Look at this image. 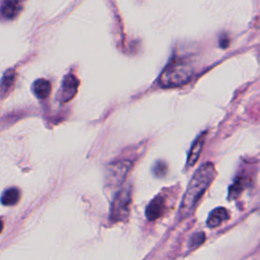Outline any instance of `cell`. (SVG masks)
Wrapping results in <instances>:
<instances>
[{"mask_svg": "<svg viewBox=\"0 0 260 260\" xmlns=\"http://www.w3.org/2000/svg\"><path fill=\"white\" fill-rule=\"evenodd\" d=\"M204 141H205V134L203 133L193 142L191 149L189 151L188 157H187V167H193L196 164V161L198 160L199 155L202 151Z\"/></svg>", "mask_w": 260, "mask_h": 260, "instance_id": "8", "label": "cell"}, {"mask_svg": "<svg viewBox=\"0 0 260 260\" xmlns=\"http://www.w3.org/2000/svg\"><path fill=\"white\" fill-rule=\"evenodd\" d=\"M246 187V183H245V178L243 177H239L235 180V182L230 186L229 189V197L231 199H235L237 198L242 191L245 189Z\"/></svg>", "mask_w": 260, "mask_h": 260, "instance_id": "13", "label": "cell"}, {"mask_svg": "<svg viewBox=\"0 0 260 260\" xmlns=\"http://www.w3.org/2000/svg\"><path fill=\"white\" fill-rule=\"evenodd\" d=\"M131 167L132 161L127 159H122L110 164L106 171V184L111 188L121 186L125 181Z\"/></svg>", "mask_w": 260, "mask_h": 260, "instance_id": "4", "label": "cell"}, {"mask_svg": "<svg viewBox=\"0 0 260 260\" xmlns=\"http://www.w3.org/2000/svg\"><path fill=\"white\" fill-rule=\"evenodd\" d=\"M166 170H167V166L162 161H157L153 168V173L155 174V176L160 177L165 175Z\"/></svg>", "mask_w": 260, "mask_h": 260, "instance_id": "15", "label": "cell"}, {"mask_svg": "<svg viewBox=\"0 0 260 260\" xmlns=\"http://www.w3.org/2000/svg\"><path fill=\"white\" fill-rule=\"evenodd\" d=\"M2 230H3V221L2 219H0V233L2 232Z\"/></svg>", "mask_w": 260, "mask_h": 260, "instance_id": "16", "label": "cell"}, {"mask_svg": "<svg viewBox=\"0 0 260 260\" xmlns=\"http://www.w3.org/2000/svg\"><path fill=\"white\" fill-rule=\"evenodd\" d=\"M205 240V235L204 233H196L192 236L191 241H190V246L191 248H195L199 245H201Z\"/></svg>", "mask_w": 260, "mask_h": 260, "instance_id": "14", "label": "cell"}, {"mask_svg": "<svg viewBox=\"0 0 260 260\" xmlns=\"http://www.w3.org/2000/svg\"><path fill=\"white\" fill-rule=\"evenodd\" d=\"M229 217H230V214L225 208L216 207L209 213L207 218V225L209 228H216L220 223H222L224 220H226Z\"/></svg>", "mask_w": 260, "mask_h": 260, "instance_id": "9", "label": "cell"}, {"mask_svg": "<svg viewBox=\"0 0 260 260\" xmlns=\"http://www.w3.org/2000/svg\"><path fill=\"white\" fill-rule=\"evenodd\" d=\"M131 198L130 187H124L117 193L111 207V219L113 221H124L128 218Z\"/></svg>", "mask_w": 260, "mask_h": 260, "instance_id": "3", "label": "cell"}, {"mask_svg": "<svg viewBox=\"0 0 260 260\" xmlns=\"http://www.w3.org/2000/svg\"><path fill=\"white\" fill-rule=\"evenodd\" d=\"M16 79V72L13 69L7 70L1 81H0V99H3L8 94V92L11 90V88L14 85Z\"/></svg>", "mask_w": 260, "mask_h": 260, "instance_id": "11", "label": "cell"}, {"mask_svg": "<svg viewBox=\"0 0 260 260\" xmlns=\"http://www.w3.org/2000/svg\"><path fill=\"white\" fill-rule=\"evenodd\" d=\"M20 9L21 5L19 0H4L0 8V13L5 19H13Z\"/></svg>", "mask_w": 260, "mask_h": 260, "instance_id": "7", "label": "cell"}, {"mask_svg": "<svg viewBox=\"0 0 260 260\" xmlns=\"http://www.w3.org/2000/svg\"><path fill=\"white\" fill-rule=\"evenodd\" d=\"M214 177L215 169L211 162H205L197 169L188 184L179 208L181 219L188 217L193 212L199 199L212 183Z\"/></svg>", "mask_w": 260, "mask_h": 260, "instance_id": "1", "label": "cell"}, {"mask_svg": "<svg viewBox=\"0 0 260 260\" xmlns=\"http://www.w3.org/2000/svg\"><path fill=\"white\" fill-rule=\"evenodd\" d=\"M19 198H20L19 190L17 188L12 187V188L7 189L3 193L2 197H1V203L5 206H12L18 202Z\"/></svg>", "mask_w": 260, "mask_h": 260, "instance_id": "12", "label": "cell"}, {"mask_svg": "<svg viewBox=\"0 0 260 260\" xmlns=\"http://www.w3.org/2000/svg\"><path fill=\"white\" fill-rule=\"evenodd\" d=\"M31 90L38 99L40 100L47 99L51 92V83L49 82V80L45 78L37 79L32 83Z\"/></svg>", "mask_w": 260, "mask_h": 260, "instance_id": "10", "label": "cell"}, {"mask_svg": "<svg viewBox=\"0 0 260 260\" xmlns=\"http://www.w3.org/2000/svg\"><path fill=\"white\" fill-rule=\"evenodd\" d=\"M194 68L189 61L174 58L161 71L158 83L164 88L180 87L187 84L193 77Z\"/></svg>", "mask_w": 260, "mask_h": 260, "instance_id": "2", "label": "cell"}, {"mask_svg": "<svg viewBox=\"0 0 260 260\" xmlns=\"http://www.w3.org/2000/svg\"><path fill=\"white\" fill-rule=\"evenodd\" d=\"M165 203L166 202H165L164 197H161L159 195L155 196L146 206L145 215H146L147 219L155 220L158 217H160L165 212V208H166Z\"/></svg>", "mask_w": 260, "mask_h": 260, "instance_id": "6", "label": "cell"}, {"mask_svg": "<svg viewBox=\"0 0 260 260\" xmlns=\"http://www.w3.org/2000/svg\"><path fill=\"white\" fill-rule=\"evenodd\" d=\"M78 86L79 80L77 79V77L73 74H67L62 80L58 99L64 103L71 101L75 96Z\"/></svg>", "mask_w": 260, "mask_h": 260, "instance_id": "5", "label": "cell"}]
</instances>
